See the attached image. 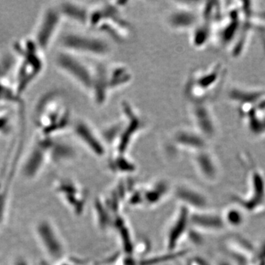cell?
I'll return each mask as SVG.
<instances>
[{"label": "cell", "instance_id": "52a82bcc", "mask_svg": "<svg viewBox=\"0 0 265 265\" xmlns=\"http://www.w3.org/2000/svg\"><path fill=\"white\" fill-rule=\"evenodd\" d=\"M123 129L116 144V154L126 155L130 146L144 129L145 123L140 112L130 103L123 101L121 104Z\"/></svg>", "mask_w": 265, "mask_h": 265}, {"label": "cell", "instance_id": "4fadbf2b", "mask_svg": "<svg viewBox=\"0 0 265 265\" xmlns=\"http://www.w3.org/2000/svg\"><path fill=\"white\" fill-rule=\"evenodd\" d=\"M208 141L209 140L193 127H187L175 129L167 140L175 152L177 150H183L192 151L195 154L205 150L208 145Z\"/></svg>", "mask_w": 265, "mask_h": 265}, {"label": "cell", "instance_id": "d6986e66", "mask_svg": "<svg viewBox=\"0 0 265 265\" xmlns=\"http://www.w3.org/2000/svg\"><path fill=\"white\" fill-rule=\"evenodd\" d=\"M22 97L17 93L14 83H10V80L0 79V103L12 105L20 110L25 105Z\"/></svg>", "mask_w": 265, "mask_h": 265}, {"label": "cell", "instance_id": "44dd1931", "mask_svg": "<svg viewBox=\"0 0 265 265\" xmlns=\"http://www.w3.org/2000/svg\"><path fill=\"white\" fill-rule=\"evenodd\" d=\"M16 67V58L13 54H0V79L9 80Z\"/></svg>", "mask_w": 265, "mask_h": 265}, {"label": "cell", "instance_id": "7a4b0ae2", "mask_svg": "<svg viewBox=\"0 0 265 265\" xmlns=\"http://www.w3.org/2000/svg\"><path fill=\"white\" fill-rule=\"evenodd\" d=\"M13 53L16 58L14 87L23 97L31 85L40 77L45 69V52L32 37H25L14 42Z\"/></svg>", "mask_w": 265, "mask_h": 265}, {"label": "cell", "instance_id": "30bf717a", "mask_svg": "<svg viewBox=\"0 0 265 265\" xmlns=\"http://www.w3.org/2000/svg\"><path fill=\"white\" fill-rule=\"evenodd\" d=\"M37 239L44 252L54 262H59L66 253L64 243L52 222L42 219L35 226Z\"/></svg>", "mask_w": 265, "mask_h": 265}, {"label": "cell", "instance_id": "5bb4252c", "mask_svg": "<svg viewBox=\"0 0 265 265\" xmlns=\"http://www.w3.org/2000/svg\"><path fill=\"white\" fill-rule=\"evenodd\" d=\"M111 93L108 81L107 64L100 62L94 64V76L89 96L97 106H103Z\"/></svg>", "mask_w": 265, "mask_h": 265}, {"label": "cell", "instance_id": "9c48e42d", "mask_svg": "<svg viewBox=\"0 0 265 265\" xmlns=\"http://www.w3.org/2000/svg\"><path fill=\"white\" fill-rule=\"evenodd\" d=\"M51 139L37 136L22 166V174L27 179H35L49 162V147Z\"/></svg>", "mask_w": 265, "mask_h": 265}, {"label": "cell", "instance_id": "e0dca14e", "mask_svg": "<svg viewBox=\"0 0 265 265\" xmlns=\"http://www.w3.org/2000/svg\"><path fill=\"white\" fill-rule=\"evenodd\" d=\"M77 156L75 147L61 137L52 138L49 147V162L55 164L69 162Z\"/></svg>", "mask_w": 265, "mask_h": 265}, {"label": "cell", "instance_id": "8fae6325", "mask_svg": "<svg viewBox=\"0 0 265 265\" xmlns=\"http://www.w3.org/2000/svg\"><path fill=\"white\" fill-rule=\"evenodd\" d=\"M189 2H176L178 5L167 14L165 22L169 29L174 32H192L198 25L201 21L199 11L188 5Z\"/></svg>", "mask_w": 265, "mask_h": 265}, {"label": "cell", "instance_id": "ba28073f", "mask_svg": "<svg viewBox=\"0 0 265 265\" xmlns=\"http://www.w3.org/2000/svg\"><path fill=\"white\" fill-rule=\"evenodd\" d=\"M70 131L74 138L91 154L100 158L106 156L107 146L100 135V132L97 131L86 119H74Z\"/></svg>", "mask_w": 265, "mask_h": 265}, {"label": "cell", "instance_id": "d4e9b609", "mask_svg": "<svg viewBox=\"0 0 265 265\" xmlns=\"http://www.w3.org/2000/svg\"><path fill=\"white\" fill-rule=\"evenodd\" d=\"M68 265V264H62V265Z\"/></svg>", "mask_w": 265, "mask_h": 265}, {"label": "cell", "instance_id": "7c38bea8", "mask_svg": "<svg viewBox=\"0 0 265 265\" xmlns=\"http://www.w3.org/2000/svg\"><path fill=\"white\" fill-rule=\"evenodd\" d=\"M189 116L193 128L209 140L216 137L218 126L209 103H190Z\"/></svg>", "mask_w": 265, "mask_h": 265}, {"label": "cell", "instance_id": "ffe728a7", "mask_svg": "<svg viewBox=\"0 0 265 265\" xmlns=\"http://www.w3.org/2000/svg\"><path fill=\"white\" fill-rule=\"evenodd\" d=\"M185 229V218L184 215L181 213L178 216V219L174 221L172 225H170L167 233V248L168 250L172 251L175 250L178 240L181 238V234H184Z\"/></svg>", "mask_w": 265, "mask_h": 265}, {"label": "cell", "instance_id": "277c9868", "mask_svg": "<svg viewBox=\"0 0 265 265\" xmlns=\"http://www.w3.org/2000/svg\"><path fill=\"white\" fill-rule=\"evenodd\" d=\"M61 49L70 53L95 60H103L110 55L112 46L106 37L95 32H67L62 36Z\"/></svg>", "mask_w": 265, "mask_h": 265}, {"label": "cell", "instance_id": "603a6c76", "mask_svg": "<svg viewBox=\"0 0 265 265\" xmlns=\"http://www.w3.org/2000/svg\"><path fill=\"white\" fill-rule=\"evenodd\" d=\"M13 119L11 113L5 110L0 111V137H7L13 130Z\"/></svg>", "mask_w": 265, "mask_h": 265}, {"label": "cell", "instance_id": "ac0fdd59", "mask_svg": "<svg viewBox=\"0 0 265 265\" xmlns=\"http://www.w3.org/2000/svg\"><path fill=\"white\" fill-rule=\"evenodd\" d=\"M212 25L201 20L191 32V43L194 47L201 49L208 44L211 39H212Z\"/></svg>", "mask_w": 265, "mask_h": 265}, {"label": "cell", "instance_id": "8992f818", "mask_svg": "<svg viewBox=\"0 0 265 265\" xmlns=\"http://www.w3.org/2000/svg\"><path fill=\"white\" fill-rule=\"evenodd\" d=\"M63 19L57 5H49L42 11L32 38L38 46L46 52L50 49L59 35Z\"/></svg>", "mask_w": 265, "mask_h": 265}, {"label": "cell", "instance_id": "7402d4cb", "mask_svg": "<svg viewBox=\"0 0 265 265\" xmlns=\"http://www.w3.org/2000/svg\"><path fill=\"white\" fill-rule=\"evenodd\" d=\"M110 161V167H113V170L117 172H130L131 170L135 169V166L131 162L126 155L116 154V155L111 158Z\"/></svg>", "mask_w": 265, "mask_h": 265}, {"label": "cell", "instance_id": "5b68a950", "mask_svg": "<svg viewBox=\"0 0 265 265\" xmlns=\"http://www.w3.org/2000/svg\"><path fill=\"white\" fill-rule=\"evenodd\" d=\"M55 67L89 94L94 76V65H91L85 59L75 54L60 49L54 58Z\"/></svg>", "mask_w": 265, "mask_h": 265}, {"label": "cell", "instance_id": "3957f363", "mask_svg": "<svg viewBox=\"0 0 265 265\" xmlns=\"http://www.w3.org/2000/svg\"><path fill=\"white\" fill-rule=\"evenodd\" d=\"M226 74L225 64L219 62L194 72L186 83L185 95L190 103H209L221 90Z\"/></svg>", "mask_w": 265, "mask_h": 265}, {"label": "cell", "instance_id": "2e32d148", "mask_svg": "<svg viewBox=\"0 0 265 265\" xmlns=\"http://www.w3.org/2000/svg\"><path fill=\"white\" fill-rule=\"evenodd\" d=\"M107 75L111 93L128 86L133 80V73L130 67L124 63L107 64Z\"/></svg>", "mask_w": 265, "mask_h": 265}, {"label": "cell", "instance_id": "9a60e30c", "mask_svg": "<svg viewBox=\"0 0 265 265\" xmlns=\"http://www.w3.org/2000/svg\"><path fill=\"white\" fill-rule=\"evenodd\" d=\"M57 6L64 21H69L76 25L87 27L90 8L76 2H62Z\"/></svg>", "mask_w": 265, "mask_h": 265}, {"label": "cell", "instance_id": "cb8c5ba5", "mask_svg": "<svg viewBox=\"0 0 265 265\" xmlns=\"http://www.w3.org/2000/svg\"><path fill=\"white\" fill-rule=\"evenodd\" d=\"M15 265H28V263L25 262V260H22V259H18L16 262L15 263Z\"/></svg>", "mask_w": 265, "mask_h": 265}, {"label": "cell", "instance_id": "6da1fadb", "mask_svg": "<svg viewBox=\"0 0 265 265\" xmlns=\"http://www.w3.org/2000/svg\"><path fill=\"white\" fill-rule=\"evenodd\" d=\"M37 136L47 138L61 137L70 130L74 119L72 111L62 94H45L37 103L35 110Z\"/></svg>", "mask_w": 265, "mask_h": 265}]
</instances>
